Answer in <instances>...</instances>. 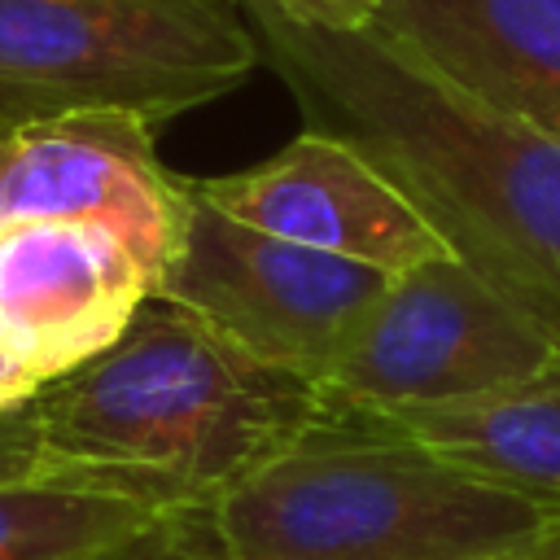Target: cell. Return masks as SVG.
Wrapping results in <instances>:
<instances>
[{"label": "cell", "mask_w": 560, "mask_h": 560, "mask_svg": "<svg viewBox=\"0 0 560 560\" xmlns=\"http://www.w3.org/2000/svg\"><path fill=\"white\" fill-rule=\"evenodd\" d=\"M276 13H284L298 26L319 31H363L376 22L385 0H267Z\"/></svg>", "instance_id": "15"}, {"label": "cell", "mask_w": 560, "mask_h": 560, "mask_svg": "<svg viewBox=\"0 0 560 560\" xmlns=\"http://www.w3.org/2000/svg\"><path fill=\"white\" fill-rule=\"evenodd\" d=\"M324 416L315 381L254 359L158 293L109 350L35 398L44 477L158 508H214Z\"/></svg>", "instance_id": "2"}, {"label": "cell", "mask_w": 560, "mask_h": 560, "mask_svg": "<svg viewBox=\"0 0 560 560\" xmlns=\"http://www.w3.org/2000/svg\"><path fill=\"white\" fill-rule=\"evenodd\" d=\"M48 385L0 341V411H9V407H26V402H35L39 394H44Z\"/></svg>", "instance_id": "16"}, {"label": "cell", "mask_w": 560, "mask_h": 560, "mask_svg": "<svg viewBox=\"0 0 560 560\" xmlns=\"http://www.w3.org/2000/svg\"><path fill=\"white\" fill-rule=\"evenodd\" d=\"M332 416L398 433L446 464L508 486L560 516V359L529 381L477 398Z\"/></svg>", "instance_id": "11"}, {"label": "cell", "mask_w": 560, "mask_h": 560, "mask_svg": "<svg viewBox=\"0 0 560 560\" xmlns=\"http://www.w3.org/2000/svg\"><path fill=\"white\" fill-rule=\"evenodd\" d=\"M22 477H44L35 402L0 411V481H22Z\"/></svg>", "instance_id": "14"}, {"label": "cell", "mask_w": 560, "mask_h": 560, "mask_svg": "<svg viewBox=\"0 0 560 560\" xmlns=\"http://www.w3.org/2000/svg\"><path fill=\"white\" fill-rule=\"evenodd\" d=\"M0 236H4V223H0Z\"/></svg>", "instance_id": "19"}, {"label": "cell", "mask_w": 560, "mask_h": 560, "mask_svg": "<svg viewBox=\"0 0 560 560\" xmlns=\"http://www.w3.org/2000/svg\"><path fill=\"white\" fill-rule=\"evenodd\" d=\"M192 192L245 228L368 262L385 276L451 254L368 158L324 131H302L249 171L192 179Z\"/></svg>", "instance_id": "8"}, {"label": "cell", "mask_w": 560, "mask_h": 560, "mask_svg": "<svg viewBox=\"0 0 560 560\" xmlns=\"http://www.w3.org/2000/svg\"><path fill=\"white\" fill-rule=\"evenodd\" d=\"M101 560H236L214 534L210 508H166Z\"/></svg>", "instance_id": "13"}, {"label": "cell", "mask_w": 560, "mask_h": 560, "mask_svg": "<svg viewBox=\"0 0 560 560\" xmlns=\"http://www.w3.org/2000/svg\"><path fill=\"white\" fill-rule=\"evenodd\" d=\"M144 298L149 276L101 228L9 223L0 236V341L44 385L109 350Z\"/></svg>", "instance_id": "9"}, {"label": "cell", "mask_w": 560, "mask_h": 560, "mask_svg": "<svg viewBox=\"0 0 560 560\" xmlns=\"http://www.w3.org/2000/svg\"><path fill=\"white\" fill-rule=\"evenodd\" d=\"M372 26L560 140V0H385Z\"/></svg>", "instance_id": "10"}, {"label": "cell", "mask_w": 560, "mask_h": 560, "mask_svg": "<svg viewBox=\"0 0 560 560\" xmlns=\"http://www.w3.org/2000/svg\"><path fill=\"white\" fill-rule=\"evenodd\" d=\"M210 521L236 560H490L560 516L398 433L324 416Z\"/></svg>", "instance_id": "3"}, {"label": "cell", "mask_w": 560, "mask_h": 560, "mask_svg": "<svg viewBox=\"0 0 560 560\" xmlns=\"http://www.w3.org/2000/svg\"><path fill=\"white\" fill-rule=\"evenodd\" d=\"M192 184L153 153V127L127 114H83L9 136L0 223H83L109 232L158 293L179 254Z\"/></svg>", "instance_id": "7"}, {"label": "cell", "mask_w": 560, "mask_h": 560, "mask_svg": "<svg viewBox=\"0 0 560 560\" xmlns=\"http://www.w3.org/2000/svg\"><path fill=\"white\" fill-rule=\"evenodd\" d=\"M490 560H560V521L547 525L538 538H529V542H521V547H512V551H499V556H490Z\"/></svg>", "instance_id": "17"}, {"label": "cell", "mask_w": 560, "mask_h": 560, "mask_svg": "<svg viewBox=\"0 0 560 560\" xmlns=\"http://www.w3.org/2000/svg\"><path fill=\"white\" fill-rule=\"evenodd\" d=\"M385 284L389 276L368 262L267 236L192 192L158 298L201 315L254 359L319 381Z\"/></svg>", "instance_id": "6"}, {"label": "cell", "mask_w": 560, "mask_h": 560, "mask_svg": "<svg viewBox=\"0 0 560 560\" xmlns=\"http://www.w3.org/2000/svg\"><path fill=\"white\" fill-rule=\"evenodd\" d=\"M560 341L455 254L416 262L376 293L315 389L332 411L477 398L538 376Z\"/></svg>", "instance_id": "5"}, {"label": "cell", "mask_w": 560, "mask_h": 560, "mask_svg": "<svg viewBox=\"0 0 560 560\" xmlns=\"http://www.w3.org/2000/svg\"><path fill=\"white\" fill-rule=\"evenodd\" d=\"M158 512L166 508L74 477L0 481V560H101Z\"/></svg>", "instance_id": "12"}, {"label": "cell", "mask_w": 560, "mask_h": 560, "mask_svg": "<svg viewBox=\"0 0 560 560\" xmlns=\"http://www.w3.org/2000/svg\"><path fill=\"white\" fill-rule=\"evenodd\" d=\"M306 131L368 158L486 284L560 341V140L451 83L381 26H298L241 0Z\"/></svg>", "instance_id": "1"}, {"label": "cell", "mask_w": 560, "mask_h": 560, "mask_svg": "<svg viewBox=\"0 0 560 560\" xmlns=\"http://www.w3.org/2000/svg\"><path fill=\"white\" fill-rule=\"evenodd\" d=\"M258 61L241 0H0V136L83 114L158 127Z\"/></svg>", "instance_id": "4"}, {"label": "cell", "mask_w": 560, "mask_h": 560, "mask_svg": "<svg viewBox=\"0 0 560 560\" xmlns=\"http://www.w3.org/2000/svg\"><path fill=\"white\" fill-rule=\"evenodd\" d=\"M4 153H9V136H0V162H4Z\"/></svg>", "instance_id": "18"}]
</instances>
